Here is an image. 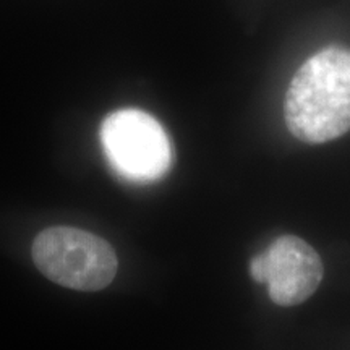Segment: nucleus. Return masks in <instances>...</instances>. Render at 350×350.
<instances>
[{"instance_id": "1", "label": "nucleus", "mask_w": 350, "mask_h": 350, "mask_svg": "<svg viewBox=\"0 0 350 350\" xmlns=\"http://www.w3.org/2000/svg\"><path fill=\"white\" fill-rule=\"evenodd\" d=\"M286 124L305 143H326L350 130V49L327 46L292 78L284 104Z\"/></svg>"}, {"instance_id": "2", "label": "nucleus", "mask_w": 350, "mask_h": 350, "mask_svg": "<svg viewBox=\"0 0 350 350\" xmlns=\"http://www.w3.org/2000/svg\"><path fill=\"white\" fill-rule=\"evenodd\" d=\"M33 260L51 281L83 292L107 287L117 274V256L111 245L75 227L42 230L33 242Z\"/></svg>"}, {"instance_id": "3", "label": "nucleus", "mask_w": 350, "mask_h": 350, "mask_svg": "<svg viewBox=\"0 0 350 350\" xmlns=\"http://www.w3.org/2000/svg\"><path fill=\"white\" fill-rule=\"evenodd\" d=\"M100 143L111 167L125 180L156 182L172 164V144L164 126L139 109L107 116L100 125Z\"/></svg>"}, {"instance_id": "4", "label": "nucleus", "mask_w": 350, "mask_h": 350, "mask_svg": "<svg viewBox=\"0 0 350 350\" xmlns=\"http://www.w3.org/2000/svg\"><path fill=\"white\" fill-rule=\"evenodd\" d=\"M250 274L256 282L268 284L274 304L294 306L314 294L323 279V262L305 240L282 235L253 258Z\"/></svg>"}]
</instances>
